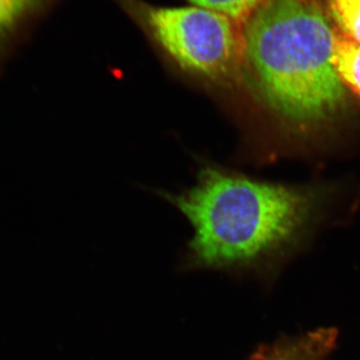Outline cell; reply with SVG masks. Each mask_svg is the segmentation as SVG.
Segmentation results:
<instances>
[{
	"label": "cell",
	"instance_id": "cell-1",
	"mask_svg": "<svg viewBox=\"0 0 360 360\" xmlns=\"http://www.w3.org/2000/svg\"><path fill=\"white\" fill-rule=\"evenodd\" d=\"M243 40L245 72L279 115L307 125L345 110V85L333 61L335 26L319 0H265Z\"/></svg>",
	"mask_w": 360,
	"mask_h": 360
},
{
	"label": "cell",
	"instance_id": "cell-2",
	"mask_svg": "<svg viewBox=\"0 0 360 360\" xmlns=\"http://www.w3.org/2000/svg\"><path fill=\"white\" fill-rule=\"evenodd\" d=\"M169 200L193 224L196 257L214 265L246 262L283 245L302 229L314 202L304 191L210 167L193 188Z\"/></svg>",
	"mask_w": 360,
	"mask_h": 360
},
{
	"label": "cell",
	"instance_id": "cell-6",
	"mask_svg": "<svg viewBox=\"0 0 360 360\" xmlns=\"http://www.w3.org/2000/svg\"><path fill=\"white\" fill-rule=\"evenodd\" d=\"M324 7L335 27L360 45V0H326Z\"/></svg>",
	"mask_w": 360,
	"mask_h": 360
},
{
	"label": "cell",
	"instance_id": "cell-7",
	"mask_svg": "<svg viewBox=\"0 0 360 360\" xmlns=\"http://www.w3.org/2000/svg\"><path fill=\"white\" fill-rule=\"evenodd\" d=\"M194 6L226 16L241 30L265 0H189Z\"/></svg>",
	"mask_w": 360,
	"mask_h": 360
},
{
	"label": "cell",
	"instance_id": "cell-5",
	"mask_svg": "<svg viewBox=\"0 0 360 360\" xmlns=\"http://www.w3.org/2000/svg\"><path fill=\"white\" fill-rule=\"evenodd\" d=\"M333 61L345 87L360 97V45L336 27Z\"/></svg>",
	"mask_w": 360,
	"mask_h": 360
},
{
	"label": "cell",
	"instance_id": "cell-4",
	"mask_svg": "<svg viewBox=\"0 0 360 360\" xmlns=\"http://www.w3.org/2000/svg\"><path fill=\"white\" fill-rule=\"evenodd\" d=\"M54 0H0V58L25 39Z\"/></svg>",
	"mask_w": 360,
	"mask_h": 360
},
{
	"label": "cell",
	"instance_id": "cell-3",
	"mask_svg": "<svg viewBox=\"0 0 360 360\" xmlns=\"http://www.w3.org/2000/svg\"><path fill=\"white\" fill-rule=\"evenodd\" d=\"M120 1L184 70L219 84H234L243 78V30L226 16L198 6Z\"/></svg>",
	"mask_w": 360,
	"mask_h": 360
}]
</instances>
